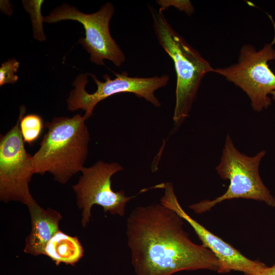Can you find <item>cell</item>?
Here are the masks:
<instances>
[{"instance_id":"277c9868","label":"cell","mask_w":275,"mask_h":275,"mask_svg":"<svg viewBox=\"0 0 275 275\" xmlns=\"http://www.w3.org/2000/svg\"><path fill=\"white\" fill-rule=\"evenodd\" d=\"M266 152L262 150L254 156H248L239 152L227 135L223 150L221 161L215 168L221 178L229 180L230 184L226 191L213 200H203L189 206L196 213L210 210L222 201L243 198L263 201L275 207V198L264 184L259 173L261 159Z\"/></svg>"},{"instance_id":"3957f363","label":"cell","mask_w":275,"mask_h":275,"mask_svg":"<svg viewBox=\"0 0 275 275\" xmlns=\"http://www.w3.org/2000/svg\"><path fill=\"white\" fill-rule=\"evenodd\" d=\"M149 8L157 41L174 62L177 82L173 121L178 128L189 115L203 78L214 68L175 31L162 11Z\"/></svg>"},{"instance_id":"8fae6325","label":"cell","mask_w":275,"mask_h":275,"mask_svg":"<svg viewBox=\"0 0 275 275\" xmlns=\"http://www.w3.org/2000/svg\"><path fill=\"white\" fill-rule=\"evenodd\" d=\"M31 230L25 239L24 252L37 256L43 255L49 240L58 232L61 214L50 208L44 209L36 201L29 205Z\"/></svg>"},{"instance_id":"9a60e30c","label":"cell","mask_w":275,"mask_h":275,"mask_svg":"<svg viewBox=\"0 0 275 275\" xmlns=\"http://www.w3.org/2000/svg\"><path fill=\"white\" fill-rule=\"evenodd\" d=\"M33 2L35 11L33 10L30 6L25 3H23V4L26 11L34 14H30L33 22L34 37L38 40L43 41L45 39L42 27V22L44 21V17L41 15L40 8L44 1H33Z\"/></svg>"},{"instance_id":"ba28073f","label":"cell","mask_w":275,"mask_h":275,"mask_svg":"<svg viewBox=\"0 0 275 275\" xmlns=\"http://www.w3.org/2000/svg\"><path fill=\"white\" fill-rule=\"evenodd\" d=\"M26 111L21 105L16 124L0 139V200L19 201L28 206L35 203L29 184L35 173L32 156L26 152L20 129Z\"/></svg>"},{"instance_id":"7c38bea8","label":"cell","mask_w":275,"mask_h":275,"mask_svg":"<svg viewBox=\"0 0 275 275\" xmlns=\"http://www.w3.org/2000/svg\"><path fill=\"white\" fill-rule=\"evenodd\" d=\"M84 254V250L77 237L67 235L61 230L47 242L43 254L57 265L61 263L74 265Z\"/></svg>"},{"instance_id":"e0dca14e","label":"cell","mask_w":275,"mask_h":275,"mask_svg":"<svg viewBox=\"0 0 275 275\" xmlns=\"http://www.w3.org/2000/svg\"><path fill=\"white\" fill-rule=\"evenodd\" d=\"M244 275H275V264L271 266H267L265 264L259 270L252 273Z\"/></svg>"},{"instance_id":"7a4b0ae2","label":"cell","mask_w":275,"mask_h":275,"mask_svg":"<svg viewBox=\"0 0 275 275\" xmlns=\"http://www.w3.org/2000/svg\"><path fill=\"white\" fill-rule=\"evenodd\" d=\"M84 116L56 117L45 123L38 151L32 156L35 174L49 172L64 184L81 172L87 158L90 133Z\"/></svg>"},{"instance_id":"4fadbf2b","label":"cell","mask_w":275,"mask_h":275,"mask_svg":"<svg viewBox=\"0 0 275 275\" xmlns=\"http://www.w3.org/2000/svg\"><path fill=\"white\" fill-rule=\"evenodd\" d=\"M43 127V121L39 115L23 116L20 122V129L24 142L29 145L35 142L41 135Z\"/></svg>"},{"instance_id":"9c48e42d","label":"cell","mask_w":275,"mask_h":275,"mask_svg":"<svg viewBox=\"0 0 275 275\" xmlns=\"http://www.w3.org/2000/svg\"><path fill=\"white\" fill-rule=\"evenodd\" d=\"M123 170L117 162L107 163L102 160L82 169V175L72 188L78 208L82 209V227L89 223L94 205L101 206L104 212L122 216L124 215L127 203L135 196L127 197L122 190L114 191L111 186L112 177Z\"/></svg>"},{"instance_id":"30bf717a","label":"cell","mask_w":275,"mask_h":275,"mask_svg":"<svg viewBox=\"0 0 275 275\" xmlns=\"http://www.w3.org/2000/svg\"><path fill=\"white\" fill-rule=\"evenodd\" d=\"M159 187L164 189L160 204L175 211L192 227L202 244L209 249L217 259L219 263L218 272L238 271L244 274L252 273L259 270L265 264L258 260L246 258L235 248L190 217L180 205L172 183L159 184L157 188Z\"/></svg>"},{"instance_id":"2e32d148","label":"cell","mask_w":275,"mask_h":275,"mask_svg":"<svg viewBox=\"0 0 275 275\" xmlns=\"http://www.w3.org/2000/svg\"><path fill=\"white\" fill-rule=\"evenodd\" d=\"M163 1L164 3L175 7L181 11L185 12L187 14H191L194 12V8L189 1Z\"/></svg>"},{"instance_id":"5b68a950","label":"cell","mask_w":275,"mask_h":275,"mask_svg":"<svg viewBox=\"0 0 275 275\" xmlns=\"http://www.w3.org/2000/svg\"><path fill=\"white\" fill-rule=\"evenodd\" d=\"M115 74L116 78L113 79L108 75L104 74V82L100 81L92 73L78 75L72 84L74 88L67 99L68 109L85 111L84 116L87 120L92 115L95 107L99 102L121 93H133L156 107L160 106L161 103L154 92L168 84L170 79L168 75L150 77H131L126 71Z\"/></svg>"},{"instance_id":"5bb4252c","label":"cell","mask_w":275,"mask_h":275,"mask_svg":"<svg viewBox=\"0 0 275 275\" xmlns=\"http://www.w3.org/2000/svg\"><path fill=\"white\" fill-rule=\"evenodd\" d=\"M19 66V63L14 58L9 59L2 64L0 67V86L7 84H14L18 79L15 74Z\"/></svg>"},{"instance_id":"52a82bcc","label":"cell","mask_w":275,"mask_h":275,"mask_svg":"<svg viewBox=\"0 0 275 275\" xmlns=\"http://www.w3.org/2000/svg\"><path fill=\"white\" fill-rule=\"evenodd\" d=\"M115 8L112 3L107 2L100 9L92 14L79 11L76 7L63 3L44 17V22L56 23L65 20H75L82 24L85 37L80 38L78 43L90 55L93 63L103 65L105 60L116 66H120L125 61L123 51L111 36L109 24Z\"/></svg>"},{"instance_id":"8992f818","label":"cell","mask_w":275,"mask_h":275,"mask_svg":"<svg viewBox=\"0 0 275 275\" xmlns=\"http://www.w3.org/2000/svg\"><path fill=\"white\" fill-rule=\"evenodd\" d=\"M275 36L272 41L260 50L245 44L240 50L236 64L214 69L213 72L225 77L241 88L248 95L253 109L260 112L267 108L271 101L269 94L275 90V74L268 62L275 60Z\"/></svg>"},{"instance_id":"ac0fdd59","label":"cell","mask_w":275,"mask_h":275,"mask_svg":"<svg viewBox=\"0 0 275 275\" xmlns=\"http://www.w3.org/2000/svg\"><path fill=\"white\" fill-rule=\"evenodd\" d=\"M270 94L272 95L273 99L275 100V90L272 91Z\"/></svg>"},{"instance_id":"6da1fadb","label":"cell","mask_w":275,"mask_h":275,"mask_svg":"<svg viewBox=\"0 0 275 275\" xmlns=\"http://www.w3.org/2000/svg\"><path fill=\"white\" fill-rule=\"evenodd\" d=\"M183 220L160 203L132 211L127 218L126 235L136 275H172L199 269L217 271L215 256L191 240Z\"/></svg>"}]
</instances>
